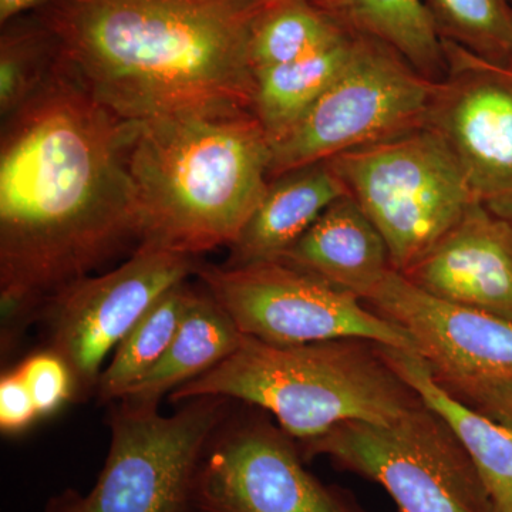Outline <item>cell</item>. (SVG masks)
Here are the masks:
<instances>
[{
    "label": "cell",
    "instance_id": "6da1fadb",
    "mask_svg": "<svg viewBox=\"0 0 512 512\" xmlns=\"http://www.w3.org/2000/svg\"><path fill=\"white\" fill-rule=\"evenodd\" d=\"M137 123L100 103L57 55L0 143L2 342L57 291L140 247L128 150Z\"/></svg>",
    "mask_w": 512,
    "mask_h": 512
},
{
    "label": "cell",
    "instance_id": "7a4b0ae2",
    "mask_svg": "<svg viewBox=\"0 0 512 512\" xmlns=\"http://www.w3.org/2000/svg\"><path fill=\"white\" fill-rule=\"evenodd\" d=\"M278 0H50L64 66L130 123L252 111V33Z\"/></svg>",
    "mask_w": 512,
    "mask_h": 512
},
{
    "label": "cell",
    "instance_id": "3957f363",
    "mask_svg": "<svg viewBox=\"0 0 512 512\" xmlns=\"http://www.w3.org/2000/svg\"><path fill=\"white\" fill-rule=\"evenodd\" d=\"M271 160L252 111L137 123L128 170L140 247L194 258L231 247L268 190Z\"/></svg>",
    "mask_w": 512,
    "mask_h": 512
},
{
    "label": "cell",
    "instance_id": "277c9868",
    "mask_svg": "<svg viewBox=\"0 0 512 512\" xmlns=\"http://www.w3.org/2000/svg\"><path fill=\"white\" fill-rule=\"evenodd\" d=\"M208 396L271 414L299 444L348 421L390 423L423 403L382 343L360 338L281 346L245 335L224 362L175 389L170 399Z\"/></svg>",
    "mask_w": 512,
    "mask_h": 512
},
{
    "label": "cell",
    "instance_id": "5b68a950",
    "mask_svg": "<svg viewBox=\"0 0 512 512\" xmlns=\"http://www.w3.org/2000/svg\"><path fill=\"white\" fill-rule=\"evenodd\" d=\"M328 161L383 235L400 274L478 202L447 141L429 124Z\"/></svg>",
    "mask_w": 512,
    "mask_h": 512
},
{
    "label": "cell",
    "instance_id": "8992f818",
    "mask_svg": "<svg viewBox=\"0 0 512 512\" xmlns=\"http://www.w3.org/2000/svg\"><path fill=\"white\" fill-rule=\"evenodd\" d=\"M299 448L382 485L399 512H493L467 448L424 402L390 423L339 424Z\"/></svg>",
    "mask_w": 512,
    "mask_h": 512
},
{
    "label": "cell",
    "instance_id": "52a82bcc",
    "mask_svg": "<svg viewBox=\"0 0 512 512\" xmlns=\"http://www.w3.org/2000/svg\"><path fill=\"white\" fill-rule=\"evenodd\" d=\"M171 416L121 402L106 464L89 494L67 491L45 512H188L198 467L227 420L224 397H197Z\"/></svg>",
    "mask_w": 512,
    "mask_h": 512
},
{
    "label": "cell",
    "instance_id": "ba28073f",
    "mask_svg": "<svg viewBox=\"0 0 512 512\" xmlns=\"http://www.w3.org/2000/svg\"><path fill=\"white\" fill-rule=\"evenodd\" d=\"M437 86L390 47L355 35L352 56L338 79L271 144V180L424 126Z\"/></svg>",
    "mask_w": 512,
    "mask_h": 512
},
{
    "label": "cell",
    "instance_id": "9c48e42d",
    "mask_svg": "<svg viewBox=\"0 0 512 512\" xmlns=\"http://www.w3.org/2000/svg\"><path fill=\"white\" fill-rule=\"evenodd\" d=\"M363 302L409 333L447 396L512 427V320L441 301L397 271Z\"/></svg>",
    "mask_w": 512,
    "mask_h": 512
},
{
    "label": "cell",
    "instance_id": "30bf717a",
    "mask_svg": "<svg viewBox=\"0 0 512 512\" xmlns=\"http://www.w3.org/2000/svg\"><path fill=\"white\" fill-rule=\"evenodd\" d=\"M195 275L239 330L262 342L289 346L360 338L414 352L409 333L377 315L359 296L279 259L200 265Z\"/></svg>",
    "mask_w": 512,
    "mask_h": 512
},
{
    "label": "cell",
    "instance_id": "8fae6325",
    "mask_svg": "<svg viewBox=\"0 0 512 512\" xmlns=\"http://www.w3.org/2000/svg\"><path fill=\"white\" fill-rule=\"evenodd\" d=\"M197 258L138 247L106 274L87 275L64 286L43 305L47 350L66 363L76 397L97 389L104 362L134 325L175 285L198 269Z\"/></svg>",
    "mask_w": 512,
    "mask_h": 512
},
{
    "label": "cell",
    "instance_id": "7c38bea8",
    "mask_svg": "<svg viewBox=\"0 0 512 512\" xmlns=\"http://www.w3.org/2000/svg\"><path fill=\"white\" fill-rule=\"evenodd\" d=\"M298 441L254 413L222 423L195 476L198 512H370L303 466Z\"/></svg>",
    "mask_w": 512,
    "mask_h": 512
},
{
    "label": "cell",
    "instance_id": "4fadbf2b",
    "mask_svg": "<svg viewBox=\"0 0 512 512\" xmlns=\"http://www.w3.org/2000/svg\"><path fill=\"white\" fill-rule=\"evenodd\" d=\"M443 43L448 72L427 124L447 141L476 200L512 221V72Z\"/></svg>",
    "mask_w": 512,
    "mask_h": 512
},
{
    "label": "cell",
    "instance_id": "5bb4252c",
    "mask_svg": "<svg viewBox=\"0 0 512 512\" xmlns=\"http://www.w3.org/2000/svg\"><path fill=\"white\" fill-rule=\"evenodd\" d=\"M402 275L441 301L512 320V221L476 202Z\"/></svg>",
    "mask_w": 512,
    "mask_h": 512
},
{
    "label": "cell",
    "instance_id": "9a60e30c",
    "mask_svg": "<svg viewBox=\"0 0 512 512\" xmlns=\"http://www.w3.org/2000/svg\"><path fill=\"white\" fill-rule=\"evenodd\" d=\"M279 261L362 301L396 271L383 235L350 194L330 204Z\"/></svg>",
    "mask_w": 512,
    "mask_h": 512
},
{
    "label": "cell",
    "instance_id": "2e32d148",
    "mask_svg": "<svg viewBox=\"0 0 512 512\" xmlns=\"http://www.w3.org/2000/svg\"><path fill=\"white\" fill-rule=\"evenodd\" d=\"M346 194L348 188L329 161L279 175L271 180L258 208L228 248L225 265L281 258L330 204Z\"/></svg>",
    "mask_w": 512,
    "mask_h": 512
},
{
    "label": "cell",
    "instance_id": "e0dca14e",
    "mask_svg": "<svg viewBox=\"0 0 512 512\" xmlns=\"http://www.w3.org/2000/svg\"><path fill=\"white\" fill-rule=\"evenodd\" d=\"M244 333L207 289L195 288L170 348L146 379L120 402L157 406L165 394L224 362L241 345Z\"/></svg>",
    "mask_w": 512,
    "mask_h": 512
},
{
    "label": "cell",
    "instance_id": "ac0fdd59",
    "mask_svg": "<svg viewBox=\"0 0 512 512\" xmlns=\"http://www.w3.org/2000/svg\"><path fill=\"white\" fill-rule=\"evenodd\" d=\"M383 349L394 369L420 394L421 400L456 431L483 478L493 512L512 507V427L481 416L447 396L433 382L417 353L386 345Z\"/></svg>",
    "mask_w": 512,
    "mask_h": 512
},
{
    "label": "cell",
    "instance_id": "d6986e66",
    "mask_svg": "<svg viewBox=\"0 0 512 512\" xmlns=\"http://www.w3.org/2000/svg\"><path fill=\"white\" fill-rule=\"evenodd\" d=\"M315 5L352 35L390 47L421 76L433 82L446 77L443 39L424 0H319Z\"/></svg>",
    "mask_w": 512,
    "mask_h": 512
},
{
    "label": "cell",
    "instance_id": "ffe728a7",
    "mask_svg": "<svg viewBox=\"0 0 512 512\" xmlns=\"http://www.w3.org/2000/svg\"><path fill=\"white\" fill-rule=\"evenodd\" d=\"M353 47L355 35L349 33L315 55L254 73L252 114L271 144L288 134L318 103L345 69Z\"/></svg>",
    "mask_w": 512,
    "mask_h": 512
},
{
    "label": "cell",
    "instance_id": "44dd1931",
    "mask_svg": "<svg viewBox=\"0 0 512 512\" xmlns=\"http://www.w3.org/2000/svg\"><path fill=\"white\" fill-rule=\"evenodd\" d=\"M194 292L188 281L181 282L141 316L101 373L96 389L100 402H120L160 363Z\"/></svg>",
    "mask_w": 512,
    "mask_h": 512
},
{
    "label": "cell",
    "instance_id": "7402d4cb",
    "mask_svg": "<svg viewBox=\"0 0 512 512\" xmlns=\"http://www.w3.org/2000/svg\"><path fill=\"white\" fill-rule=\"evenodd\" d=\"M348 35V30L309 0H278L252 33V70L305 59Z\"/></svg>",
    "mask_w": 512,
    "mask_h": 512
},
{
    "label": "cell",
    "instance_id": "603a6c76",
    "mask_svg": "<svg viewBox=\"0 0 512 512\" xmlns=\"http://www.w3.org/2000/svg\"><path fill=\"white\" fill-rule=\"evenodd\" d=\"M441 39L480 59L508 66L512 55L510 0H424Z\"/></svg>",
    "mask_w": 512,
    "mask_h": 512
},
{
    "label": "cell",
    "instance_id": "cb8c5ba5",
    "mask_svg": "<svg viewBox=\"0 0 512 512\" xmlns=\"http://www.w3.org/2000/svg\"><path fill=\"white\" fill-rule=\"evenodd\" d=\"M57 47L39 19L10 22L0 39V113L8 119L46 82Z\"/></svg>",
    "mask_w": 512,
    "mask_h": 512
},
{
    "label": "cell",
    "instance_id": "d4e9b609",
    "mask_svg": "<svg viewBox=\"0 0 512 512\" xmlns=\"http://www.w3.org/2000/svg\"><path fill=\"white\" fill-rule=\"evenodd\" d=\"M16 372L28 386L40 417L55 412L67 400L76 397L69 367L50 350L26 357L16 367Z\"/></svg>",
    "mask_w": 512,
    "mask_h": 512
},
{
    "label": "cell",
    "instance_id": "484cf974",
    "mask_svg": "<svg viewBox=\"0 0 512 512\" xmlns=\"http://www.w3.org/2000/svg\"><path fill=\"white\" fill-rule=\"evenodd\" d=\"M40 417L32 394L16 372L6 373L0 380V427L3 433H19Z\"/></svg>",
    "mask_w": 512,
    "mask_h": 512
},
{
    "label": "cell",
    "instance_id": "4316f807",
    "mask_svg": "<svg viewBox=\"0 0 512 512\" xmlns=\"http://www.w3.org/2000/svg\"><path fill=\"white\" fill-rule=\"evenodd\" d=\"M49 2L50 0H0V23L3 26L8 25L28 10L42 9Z\"/></svg>",
    "mask_w": 512,
    "mask_h": 512
},
{
    "label": "cell",
    "instance_id": "83f0119b",
    "mask_svg": "<svg viewBox=\"0 0 512 512\" xmlns=\"http://www.w3.org/2000/svg\"><path fill=\"white\" fill-rule=\"evenodd\" d=\"M507 67H508V69H510V70H511V72H512V55H511L510 62H508V66H507Z\"/></svg>",
    "mask_w": 512,
    "mask_h": 512
},
{
    "label": "cell",
    "instance_id": "f1b7e54d",
    "mask_svg": "<svg viewBox=\"0 0 512 512\" xmlns=\"http://www.w3.org/2000/svg\"><path fill=\"white\" fill-rule=\"evenodd\" d=\"M309 2H312V3H318L319 0H309Z\"/></svg>",
    "mask_w": 512,
    "mask_h": 512
},
{
    "label": "cell",
    "instance_id": "f546056e",
    "mask_svg": "<svg viewBox=\"0 0 512 512\" xmlns=\"http://www.w3.org/2000/svg\"><path fill=\"white\" fill-rule=\"evenodd\" d=\"M504 512H512V507L508 508V510H505Z\"/></svg>",
    "mask_w": 512,
    "mask_h": 512
},
{
    "label": "cell",
    "instance_id": "4dcf8cb0",
    "mask_svg": "<svg viewBox=\"0 0 512 512\" xmlns=\"http://www.w3.org/2000/svg\"><path fill=\"white\" fill-rule=\"evenodd\" d=\"M188 512H198V511H195L194 508H192V510H190Z\"/></svg>",
    "mask_w": 512,
    "mask_h": 512
}]
</instances>
